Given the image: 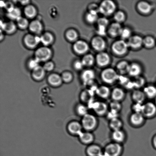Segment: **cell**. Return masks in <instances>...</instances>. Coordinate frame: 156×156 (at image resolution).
Masks as SVG:
<instances>
[{"label":"cell","mask_w":156,"mask_h":156,"mask_svg":"<svg viewBox=\"0 0 156 156\" xmlns=\"http://www.w3.org/2000/svg\"><path fill=\"white\" fill-rule=\"evenodd\" d=\"M81 123L85 131L92 132L98 127L99 121L95 115L88 113L82 117Z\"/></svg>","instance_id":"6da1fadb"},{"label":"cell","mask_w":156,"mask_h":156,"mask_svg":"<svg viewBox=\"0 0 156 156\" xmlns=\"http://www.w3.org/2000/svg\"><path fill=\"white\" fill-rule=\"evenodd\" d=\"M88 108H91L94 112L95 114L99 117L106 115L109 111L108 105L105 102L101 101H96L95 99L92 101L88 104Z\"/></svg>","instance_id":"7a4b0ae2"},{"label":"cell","mask_w":156,"mask_h":156,"mask_svg":"<svg viewBox=\"0 0 156 156\" xmlns=\"http://www.w3.org/2000/svg\"><path fill=\"white\" fill-rule=\"evenodd\" d=\"M123 151L122 144L113 142L105 147L103 153L106 156H121Z\"/></svg>","instance_id":"3957f363"},{"label":"cell","mask_w":156,"mask_h":156,"mask_svg":"<svg viewBox=\"0 0 156 156\" xmlns=\"http://www.w3.org/2000/svg\"><path fill=\"white\" fill-rule=\"evenodd\" d=\"M116 5L115 3L111 0H105L102 2L99 6V13L105 16L112 15L115 12Z\"/></svg>","instance_id":"277c9868"},{"label":"cell","mask_w":156,"mask_h":156,"mask_svg":"<svg viewBox=\"0 0 156 156\" xmlns=\"http://www.w3.org/2000/svg\"><path fill=\"white\" fill-rule=\"evenodd\" d=\"M119 76L115 70L112 68L106 69L102 72L101 78L105 83L111 84L119 79Z\"/></svg>","instance_id":"5b68a950"},{"label":"cell","mask_w":156,"mask_h":156,"mask_svg":"<svg viewBox=\"0 0 156 156\" xmlns=\"http://www.w3.org/2000/svg\"><path fill=\"white\" fill-rule=\"evenodd\" d=\"M129 47L127 43L123 40L115 41L112 44V49L115 54L118 55H122L127 52Z\"/></svg>","instance_id":"8992f818"},{"label":"cell","mask_w":156,"mask_h":156,"mask_svg":"<svg viewBox=\"0 0 156 156\" xmlns=\"http://www.w3.org/2000/svg\"><path fill=\"white\" fill-rule=\"evenodd\" d=\"M142 114L146 119H151L156 115V105L155 103L149 101L143 105Z\"/></svg>","instance_id":"52a82bcc"},{"label":"cell","mask_w":156,"mask_h":156,"mask_svg":"<svg viewBox=\"0 0 156 156\" xmlns=\"http://www.w3.org/2000/svg\"><path fill=\"white\" fill-rule=\"evenodd\" d=\"M51 51L47 47H42L38 49L35 53V59L39 62H45L50 59L51 56Z\"/></svg>","instance_id":"ba28073f"},{"label":"cell","mask_w":156,"mask_h":156,"mask_svg":"<svg viewBox=\"0 0 156 156\" xmlns=\"http://www.w3.org/2000/svg\"><path fill=\"white\" fill-rule=\"evenodd\" d=\"M146 119L142 113L133 112L130 116L129 121L133 126L139 127L143 126Z\"/></svg>","instance_id":"9c48e42d"},{"label":"cell","mask_w":156,"mask_h":156,"mask_svg":"<svg viewBox=\"0 0 156 156\" xmlns=\"http://www.w3.org/2000/svg\"><path fill=\"white\" fill-rule=\"evenodd\" d=\"M82 124L76 121L70 122L68 125V130L70 134L79 136L82 131Z\"/></svg>","instance_id":"30bf717a"},{"label":"cell","mask_w":156,"mask_h":156,"mask_svg":"<svg viewBox=\"0 0 156 156\" xmlns=\"http://www.w3.org/2000/svg\"><path fill=\"white\" fill-rule=\"evenodd\" d=\"M126 93L122 88L116 87L111 91V98L112 101L121 102L125 99Z\"/></svg>","instance_id":"8fae6325"},{"label":"cell","mask_w":156,"mask_h":156,"mask_svg":"<svg viewBox=\"0 0 156 156\" xmlns=\"http://www.w3.org/2000/svg\"><path fill=\"white\" fill-rule=\"evenodd\" d=\"M79 136V140L81 143L88 146L93 144L95 140L94 134L92 133L89 131H83Z\"/></svg>","instance_id":"7c38bea8"},{"label":"cell","mask_w":156,"mask_h":156,"mask_svg":"<svg viewBox=\"0 0 156 156\" xmlns=\"http://www.w3.org/2000/svg\"><path fill=\"white\" fill-rule=\"evenodd\" d=\"M113 142L122 144L126 140V135L122 129L112 131L111 135Z\"/></svg>","instance_id":"4fadbf2b"},{"label":"cell","mask_w":156,"mask_h":156,"mask_svg":"<svg viewBox=\"0 0 156 156\" xmlns=\"http://www.w3.org/2000/svg\"><path fill=\"white\" fill-rule=\"evenodd\" d=\"M91 45L96 51H101L106 47V42L101 36L95 37L91 41Z\"/></svg>","instance_id":"5bb4252c"},{"label":"cell","mask_w":156,"mask_h":156,"mask_svg":"<svg viewBox=\"0 0 156 156\" xmlns=\"http://www.w3.org/2000/svg\"><path fill=\"white\" fill-rule=\"evenodd\" d=\"M86 152L88 156H100L103 153V150L99 145L93 144L89 145Z\"/></svg>","instance_id":"9a60e30c"},{"label":"cell","mask_w":156,"mask_h":156,"mask_svg":"<svg viewBox=\"0 0 156 156\" xmlns=\"http://www.w3.org/2000/svg\"><path fill=\"white\" fill-rule=\"evenodd\" d=\"M96 60L98 65L101 67H105L110 63L111 58L108 53L101 52L96 56Z\"/></svg>","instance_id":"2e32d148"},{"label":"cell","mask_w":156,"mask_h":156,"mask_svg":"<svg viewBox=\"0 0 156 156\" xmlns=\"http://www.w3.org/2000/svg\"><path fill=\"white\" fill-rule=\"evenodd\" d=\"M95 73L92 70L88 69L84 71L82 73L81 77L84 83L86 85H90L94 82Z\"/></svg>","instance_id":"e0dca14e"},{"label":"cell","mask_w":156,"mask_h":156,"mask_svg":"<svg viewBox=\"0 0 156 156\" xmlns=\"http://www.w3.org/2000/svg\"><path fill=\"white\" fill-rule=\"evenodd\" d=\"M111 91L109 87L105 85L98 87L96 91V94L102 99H108L111 98Z\"/></svg>","instance_id":"ac0fdd59"},{"label":"cell","mask_w":156,"mask_h":156,"mask_svg":"<svg viewBox=\"0 0 156 156\" xmlns=\"http://www.w3.org/2000/svg\"><path fill=\"white\" fill-rule=\"evenodd\" d=\"M131 98L134 103L143 104L146 97L143 91L140 89H136L133 91L131 94Z\"/></svg>","instance_id":"d6986e66"},{"label":"cell","mask_w":156,"mask_h":156,"mask_svg":"<svg viewBox=\"0 0 156 156\" xmlns=\"http://www.w3.org/2000/svg\"><path fill=\"white\" fill-rule=\"evenodd\" d=\"M127 43L128 46L131 48H139L143 44V39L140 36H132L128 39Z\"/></svg>","instance_id":"ffe728a7"},{"label":"cell","mask_w":156,"mask_h":156,"mask_svg":"<svg viewBox=\"0 0 156 156\" xmlns=\"http://www.w3.org/2000/svg\"><path fill=\"white\" fill-rule=\"evenodd\" d=\"M74 50L79 54H83L87 52L89 49L88 44L85 41H79L74 44Z\"/></svg>","instance_id":"44dd1931"},{"label":"cell","mask_w":156,"mask_h":156,"mask_svg":"<svg viewBox=\"0 0 156 156\" xmlns=\"http://www.w3.org/2000/svg\"><path fill=\"white\" fill-rule=\"evenodd\" d=\"M40 42H41L40 38L32 35H27L24 38V43L30 48H35Z\"/></svg>","instance_id":"7402d4cb"},{"label":"cell","mask_w":156,"mask_h":156,"mask_svg":"<svg viewBox=\"0 0 156 156\" xmlns=\"http://www.w3.org/2000/svg\"><path fill=\"white\" fill-rule=\"evenodd\" d=\"M122 27L119 23L115 22L113 23L110 25L108 30V33L113 37H116L120 36Z\"/></svg>","instance_id":"603a6c76"},{"label":"cell","mask_w":156,"mask_h":156,"mask_svg":"<svg viewBox=\"0 0 156 156\" xmlns=\"http://www.w3.org/2000/svg\"><path fill=\"white\" fill-rule=\"evenodd\" d=\"M95 92L90 89L85 90L82 92L81 95V99L83 102L89 104L94 100Z\"/></svg>","instance_id":"cb8c5ba5"},{"label":"cell","mask_w":156,"mask_h":156,"mask_svg":"<svg viewBox=\"0 0 156 156\" xmlns=\"http://www.w3.org/2000/svg\"><path fill=\"white\" fill-rule=\"evenodd\" d=\"M141 71V67L139 64L133 63L129 65L128 73L132 77H136L140 76Z\"/></svg>","instance_id":"d4e9b609"},{"label":"cell","mask_w":156,"mask_h":156,"mask_svg":"<svg viewBox=\"0 0 156 156\" xmlns=\"http://www.w3.org/2000/svg\"><path fill=\"white\" fill-rule=\"evenodd\" d=\"M137 8L141 13L146 14L151 12L152 10V5L146 1H140L137 5Z\"/></svg>","instance_id":"484cf974"},{"label":"cell","mask_w":156,"mask_h":156,"mask_svg":"<svg viewBox=\"0 0 156 156\" xmlns=\"http://www.w3.org/2000/svg\"><path fill=\"white\" fill-rule=\"evenodd\" d=\"M123 122L119 118L109 121V127L112 131L122 129L123 126Z\"/></svg>","instance_id":"4316f807"},{"label":"cell","mask_w":156,"mask_h":156,"mask_svg":"<svg viewBox=\"0 0 156 156\" xmlns=\"http://www.w3.org/2000/svg\"><path fill=\"white\" fill-rule=\"evenodd\" d=\"M49 83L52 86L58 87L62 85V77L57 74H51L48 79Z\"/></svg>","instance_id":"83f0119b"},{"label":"cell","mask_w":156,"mask_h":156,"mask_svg":"<svg viewBox=\"0 0 156 156\" xmlns=\"http://www.w3.org/2000/svg\"><path fill=\"white\" fill-rule=\"evenodd\" d=\"M146 98L150 99L156 98V87L153 85H148L145 87L143 90Z\"/></svg>","instance_id":"f1b7e54d"},{"label":"cell","mask_w":156,"mask_h":156,"mask_svg":"<svg viewBox=\"0 0 156 156\" xmlns=\"http://www.w3.org/2000/svg\"><path fill=\"white\" fill-rule=\"evenodd\" d=\"M45 70L43 67L39 66L33 70V77L36 80H41L45 76Z\"/></svg>","instance_id":"f546056e"},{"label":"cell","mask_w":156,"mask_h":156,"mask_svg":"<svg viewBox=\"0 0 156 156\" xmlns=\"http://www.w3.org/2000/svg\"><path fill=\"white\" fill-rule=\"evenodd\" d=\"M29 28L30 31L38 34L40 33L42 31V24L39 21H32L29 25Z\"/></svg>","instance_id":"4dcf8cb0"},{"label":"cell","mask_w":156,"mask_h":156,"mask_svg":"<svg viewBox=\"0 0 156 156\" xmlns=\"http://www.w3.org/2000/svg\"><path fill=\"white\" fill-rule=\"evenodd\" d=\"M2 28L6 33L11 34L15 31L16 27L14 23L12 21H10V22L3 23Z\"/></svg>","instance_id":"1f68e13d"},{"label":"cell","mask_w":156,"mask_h":156,"mask_svg":"<svg viewBox=\"0 0 156 156\" xmlns=\"http://www.w3.org/2000/svg\"><path fill=\"white\" fill-rule=\"evenodd\" d=\"M77 114L81 117H83L88 113V107L83 104H79L76 108Z\"/></svg>","instance_id":"d6a6232c"},{"label":"cell","mask_w":156,"mask_h":156,"mask_svg":"<svg viewBox=\"0 0 156 156\" xmlns=\"http://www.w3.org/2000/svg\"><path fill=\"white\" fill-rule=\"evenodd\" d=\"M53 37L52 35L49 33L44 34L40 37V41L45 46H48L52 43Z\"/></svg>","instance_id":"836d02e7"},{"label":"cell","mask_w":156,"mask_h":156,"mask_svg":"<svg viewBox=\"0 0 156 156\" xmlns=\"http://www.w3.org/2000/svg\"><path fill=\"white\" fill-rule=\"evenodd\" d=\"M129 65L126 61H122L117 64V68L121 74H124L128 72Z\"/></svg>","instance_id":"e575fe53"},{"label":"cell","mask_w":156,"mask_h":156,"mask_svg":"<svg viewBox=\"0 0 156 156\" xmlns=\"http://www.w3.org/2000/svg\"><path fill=\"white\" fill-rule=\"evenodd\" d=\"M24 12L26 16L30 18L34 17L37 13L36 8L33 5L27 6L24 9Z\"/></svg>","instance_id":"d590c367"},{"label":"cell","mask_w":156,"mask_h":156,"mask_svg":"<svg viewBox=\"0 0 156 156\" xmlns=\"http://www.w3.org/2000/svg\"><path fill=\"white\" fill-rule=\"evenodd\" d=\"M98 13L94 12L89 11L86 15V20L90 23H93L97 22L98 18Z\"/></svg>","instance_id":"8d00e7d4"},{"label":"cell","mask_w":156,"mask_h":156,"mask_svg":"<svg viewBox=\"0 0 156 156\" xmlns=\"http://www.w3.org/2000/svg\"><path fill=\"white\" fill-rule=\"evenodd\" d=\"M82 62L84 66H92L94 63L95 58L93 55H87L84 56Z\"/></svg>","instance_id":"74e56055"},{"label":"cell","mask_w":156,"mask_h":156,"mask_svg":"<svg viewBox=\"0 0 156 156\" xmlns=\"http://www.w3.org/2000/svg\"><path fill=\"white\" fill-rule=\"evenodd\" d=\"M109 110L120 113L122 109V105L121 102L112 101L108 105Z\"/></svg>","instance_id":"f35d334b"},{"label":"cell","mask_w":156,"mask_h":156,"mask_svg":"<svg viewBox=\"0 0 156 156\" xmlns=\"http://www.w3.org/2000/svg\"><path fill=\"white\" fill-rule=\"evenodd\" d=\"M21 13L20 9L17 8H14L11 11L8 12L7 16L9 18L13 20H17L21 17Z\"/></svg>","instance_id":"ab89813d"},{"label":"cell","mask_w":156,"mask_h":156,"mask_svg":"<svg viewBox=\"0 0 156 156\" xmlns=\"http://www.w3.org/2000/svg\"><path fill=\"white\" fill-rule=\"evenodd\" d=\"M155 44V39L152 37L147 36L143 39V44L147 48H152Z\"/></svg>","instance_id":"60d3db41"},{"label":"cell","mask_w":156,"mask_h":156,"mask_svg":"<svg viewBox=\"0 0 156 156\" xmlns=\"http://www.w3.org/2000/svg\"><path fill=\"white\" fill-rule=\"evenodd\" d=\"M134 88L136 89H140L144 85L145 83V80L144 78L140 76L135 77V79L133 81Z\"/></svg>","instance_id":"b9f144b4"},{"label":"cell","mask_w":156,"mask_h":156,"mask_svg":"<svg viewBox=\"0 0 156 156\" xmlns=\"http://www.w3.org/2000/svg\"><path fill=\"white\" fill-rule=\"evenodd\" d=\"M126 18V16L124 13L121 11L116 12L114 15V19L116 22L119 23L123 22Z\"/></svg>","instance_id":"7bdbcfd3"},{"label":"cell","mask_w":156,"mask_h":156,"mask_svg":"<svg viewBox=\"0 0 156 156\" xmlns=\"http://www.w3.org/2000/svg\"><path fill=\"white\" fill-rule=\"evenodd\" d=\"M131 32L129 29L125 27L122 29L120 36L123 40L129 39L131 37Z\"/></svg>","instance_id":"ee69618b"},{"label":"cell","mask_w":156,"mask_h":156,"mask_svg":"<svg viewBox=\"0 0 156 156\" xmlns=\"http://www.w3.org/2000/svg\"><path fill=\"white\" fill-rule=\"evenodd\" d=\"M67 39L71 41H74L77 39L78 35L77 32L74 30H69L66 33Z\"/></svg>","instance_id":"f6af8a7d"},{"label":"cell","mask_w":156,"mask_h":156,"mask_svg":"<svg viewBox=\"0 0 156 156\" xmlns=\"http://www.w3.org/2000/svg\"><path fill=\"white\" fill-rule=\"evenodd\" d=\"M17 23L18 27L21 29H25L28 27V22L27 19L20 17L17 20Z\"/></svg>","instance_id":"bcb514c9"},{"label":"cell","mask_w":156,"mask_h":156,"mask_svg":"<svg viewBox=\"0 0 156 156\" xmlns=\"http://www.w3.org/2000/svg\"><path fill=\"white\" fill-rule=\"evenodd\" d=\"M119 113L116 112L115 111L109 110L107 113L106 116L107 119L109 121L112 120L113 119L119 118Z\"/></svg>","instance_id":"7dc6e473"},{"label":"cell","mask_w":156,"mask_h":156,"mask_svg":"<svg viewBox=\"0 0 156 156\" xmlns=\"http://www.w3.org/2000/svg\"><path fill=\"white\" fill-rule=\"evenodd\" d=\"M143 104L134 103L132 106L133 112L142 113Z\"/></svg>","instance_id":"c3c4849f"},{"label":"cell","mask_w":156,"mask_h":156,"mask_svg":"<svg viewBox=\"0 0 156 156\" xmlns=\"http://www.w3.org/2000/svg\"><path fill=\"white\" fill-rule=\"evenodd\" d=\"M97 23L98 26H101V27H107L109 23V21L106 18L102 17L98 18Z\"/></svg>","instance_id":"681fc988"},{"label":"cell","mask_w":156,"mask_h":156,"mask_svg":"<svg viewBox=\"0 0 156 156\" xmlns=\"http://www.w3.org/2000/svg\"><path fill=\"white\" fill-rule=\"evenodd\" d=\"M62 81L65 83H69L71 82L73 79L72 75L69 73H64L62 77Z\"/></svg>","instance_id":"f907efd6"},{"label":"cell","mask_w":156,"mask_h":156,"mask_svg":"<svg viewBox=\"0 0 156 156\" xmlns=\"http://www.w3.org/2000/svg\"><path fill=\"white\" fill-rule=\"evenodd\" d=\"M39 62L36 59H32L29 62V68L33 70L35 69L39 66Z\"/></svg>","instance_id":"816d5d0a"},{"label":"cell","mask_w":156,"mask_h":156,"mask_svg":"<svg viewBox=\"0 0 156 156\" xmlns=\"http://www.w3.org/2000/svg\"><path fill=\"white\" fill-rule=\"evenodd\" d=\"M107 27H101V26H98L97 33L100 36H105L106 34Z\"/></svg>","instance_id":"f5cc1de1"},{"label":"cell","mask_w":156,"mask_h":156,"mask_svg":"<svg viewBox=\"0 0 156 156\" xmlns=\"http://www.w3.org/2000/svg\"><path fill=\"white\" fill-rule=\"evenodd\" d=\"M54 65L53 62H47L44 65L43 68L45 71H51L54 68Z\"/></svg>","instance_id":"db71d44e"},{"label":"cell","mask_w":156,"mask_h":156,"mask_svg":"<svg viewBox=\"0 0 156 156\" xmlns=\"http://www.w3.org/2000/svg\"><path fill=\"white\" fill-rule=\"evenodd\" d=\"M89 11L94 12L98 13L99 12V6L95 4L90 5L89 7Z\"/></svg>","instance_id":"11a10c76"},{"label":"cell","mask_w":156,"mask_h":156,"mask_svg":"<svg viewBox=\"0 0 156 156\" xmlns=\"http://www.w3.org/2000/svg\"><path fill=\"white\" fill-rule=\"evenodd\" d=\"M4 7L5 8L6 10L8 12L11 11L12 10L14 9L13 4L10 2L5 3V5Z\"/></svg>","instance_id":"9f6ffc18"},{"label":"cell","mask_w":156,"mask_h":156,"mask_svg":"<svg viewBox=\"0 0 156 156\" xmlns=\"http://www.w3.org/2000/svg\"><path fill=\"white\" fill-rule=\"evenodd\" d=\"M74 68L76 69L79 70L82 69L84 66L82 61H77L74 64Z\"/></svg>","instance_id":"6f0895ef"},{"label":"cell","mask_w":156,"mask_h":156,"mask_svg":"<svg viewBox=\"0 0 156 156\" xmlns=\"http://www.w3.org/2000/svg\"><path fill=\"white\" fill-rule=\"evenodd\" d=\"M152 143L153 146L156 149V134L153 137Z\"/></svg>","instance_id":"680465c9"},{"label":"cell","mask_w":156,"mask_h":156,"mask_svg":"<svg viewBox=\"0 0 156 156\" xmlns=\"http://www.w3.org/2000/svg\"><path fill=\"white\" fill-rule=\"evenodd\" d=\"M29 1H21V4L23 5H25L28 4Z\"/></svg>","instance_id":"91938a15"},{"label":"cell","mask_w":156,"mask_h":156,"mask_svg":"<svg viewBox=\"0 0 156 156\" xmlns=\"http://www.w3.org/2000/svg\"><path fill=\"white\" fill-rule=\"evenodd\" d=\"M100 156H106L105 155V154H104V153L103 152V153H102L101 155Z\"/></svg>","instance_id":"94428289"},{"label":"cell","mask_w":156,"mask_h":156,"mask_svg":"<svg viewBox=\"0 0 156 156\" xmlns=\"http://www.w3.org/2000/svg\"><path fill=\"white\" fill-rule=\"evenodd\" d=\"M155 104L156 105V98H155Z\"/></svg>","instance_id":"6125c7cd"}]
</instances>
